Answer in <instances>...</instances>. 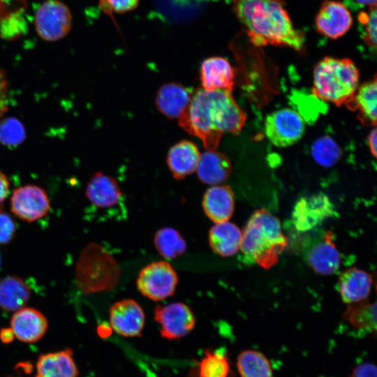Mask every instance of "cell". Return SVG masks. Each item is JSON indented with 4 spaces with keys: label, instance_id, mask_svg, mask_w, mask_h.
I'll return each mask as SVG.
<instances>
[{
    "label": "cell",
    "instance_id": "6da1fadb",
    "mask_svg": "<svg viewBox=\"0 0 377 377\" xmlns=\"http://www.w3.org/2000/svg\"><path fill=\"white\" fill-rule=\"evenodd\" d=\"M246 119L232 91L200 89L193 94L178 123L190 135L199 138L207 150H215L222 135L239 133Z\"/></svg>",
    "mask_w": 377,
    "mask_h": 377
},
{
    "label": "cell",
    "instance_id": "7a4b0ae2",
    "mask_svg": "<svg viewBox=\"0 0 377 377\" xmlns=\"http://www.w3.org/2000/svg\"><path fill=\"white\" fill-rule=\"evenodd\" d=\"M232 11L256 45L300 50L304 34L295 29L283 0H233Z\"/></svg>",
    "mask_w": 377,
    "mask_h": 377
},
{
    "label": "cell",
    "instance_id": "3957f363",
    "mask_svg": "<svg viewBox=\"0 0 377 377\" xmlns=\"http://www.w3.org/2000/svg\"><path fill=\"white\" fill-rule=\"evenodd\" d=\"M242 233L239 249L244 262L265 269L278 263L288 245L279 220L265 209L253 213Z\"/></svg>",
    "mask_w": 377,
    "mask_h": 377
},
{
    "label": "cell",
    "instance_id": "277c9868",
    "mask_svg": "<svg viewBox=\"0 0 377 377\" xmlns=\"http://www.w3.org/2000/svg\"><path fill=\"white\" fill-rule=\"evenodd\" d=\"M359 71L350 59L325 57L313 72V95L337 105L347 104L359 87Z\"/></svg>",
    "mask_w": 377,
    "mask_h": 377
},
{
    "label": "cell",
    "instance_id": "5b68a950",
    "mask_svg": "<svg viewBox=\"0 0 377 377\" xmlns=\"http://www.w3.org/2000/svg\"><path fill=\"white\" fill-rule=\"evenodd\" d=\"M178 282L177 272L165 261L153 262L139 272L136 284L145 297L161 301L172 295Z\"/></svg>",
    "mask_w": 377,
    "mask_h": 377
},
{
    "label": "cell",
    "instance_id": "8992f818",
    "mask_svg": "<svg viewBox=\"0 0 377 377\" xmlns=\"http://www.w3.org/2000/svg\"><path fill=\"white\" fill-rule=\"evenodd\" d=\"M304 131V120L300 113L291 108L274 111L265 119V135L277 147L293 145L302 138Z\"/></svg>",
    "mask_w": 377,
    "mask_h": 377
},
{
    "label": "cell",
    "instance_id": "52a82bcc",
    "mask_svg": "<svg viewBox=\"0 0 377 377\" xmlns=\"http://www.w3.org/2000/svg\"><path fill=\"white\" fill-rule=\"evenodd\" d=\"M335 212L330 198L319 192L300 198L295 204L291 219L294 228L300 232H308L320 226Z\"/></svg>",
    "mask_w": 377,
    "mask_h": 377
},
{
    "label": "cell",
    "instance_id": "ba28073f",
    "mask_svg": "<svg viewBox=\"0 0 377 377\" xmlns=\"http://www.w3.org/2000/svg\"><path fill=\"white\" fill-rule=\"evenodd\" d=\"M35 27L38 36L48 41H55L67 35L72 25L68 8L57 0H48L41 4L35 15Z\"/></svg>",
    "mask_w": 377,
    "mask_h": 377
},
{
    "label": "cell",
    "instance_id": "9c48e42d",
    "mask_svg": "<svg viewBox=\"0 0 377 377\" xmlns=\"http://www.w3.org/2000/svg\"><path fill=\"white\" fill-rule=\"evenodd\" d=\"M154 320L161 326V337L168 340L179 339L186 336L195 325L193 312L182 302L156 306Z\"/></svg>",
    "mask_w": 377,
    "mask_h": 377
},
{
    "label": "cell",
    "instance_id": "30bf717a",
    "mask_svg": "<svg viewBox=\"0 0 377 377\" xmlns=\"http://www.w3.org/2000/svg\"><path fill=\"white\" fill-rule=\"evenodd\" d=\"M50 208L47 193L36 185L16 188L10 198V209L20 219L33 222L45 216Z\"/></svg>",
    "mask_w": 377,
    "mask_h": 377
},
{
    "label": "cell",
    "instance_id": "8fae6325",
    "mask_svg": "<svg viewBox=\"0 0 377 377\" xmlns=\"http://www.w3.org/2000/svg\"><path fill=\"white\" fill-rule=\"evenodd\" d=\"M352 24L350 11L343 3L334 0H325L315 19L316 31L331 39L343 36Z\"/></svg>",
    "mask_w": 377,
    "mask_h": 377
},
{
    "label": "cell",
    "instance_id": "7c38bea8",
    "mask_svg": "<svg viewBox=\"0 0 377 377\" xmlns=\"http://www.w3.org/2000/svg\"><path fill=\"white\" fill-rule=\"evenodd\" d=\"M145 316L134 300L124 299L114 303L110 309V323L112 330L126 337L141 336Z\"/></svg>",
    "mask_w": 377,
    "mask_h": 377
},
{
    "label": "cell",
    "instance_id": "4fadbf2b",
    "mask_svg": "<svg viewBox=\"0 0 377 377\" xmlns=\"http://www.w3.org/2000/svg\"><path fill=\"white\" fill-rule=\"evenodd\" d=\"M46 317L38 310L23 307L15 311L10 320V330L15 338L25 343L40 340L47 330Z\"/></svg>",
    "mask_w": 377,
    "mask_h": 377
},
{
    "label": "cell",
    "instance_id": "5bb4252c",
    "mask_svg": "<svg viewBox=\"0 0 377 377\" xmlns=\"http://www.w3.org/2000/svg\"><path fill=\"white\" fill-rule=\"evenodd\" d=\"M202 89L206 91H232L235 72L230 62L221 57L205 59L200 69Z\"/></svg>",
    "mask_w": 377,
    "mask_h": 377
},
{
    "label": "cell",
    "instance_id": "9a60e30c",
    "mask_svg": "<svg viewBox=\"0 0 377 377\" xmlns=\"http://www.w3.org/2000/svg\"><path fill=\"white\" fill-rule=\"evenodd\" d=\"M202 205L205 215L213 222L228 221L235 209L234 193L227 185H214L205 193Z\"/></svg>",
    "mask_w": 377,
    "mask_h": 377
},
{
    "label": "cell",
    "instance_id": "2e32d148",
    "mask_svg": "<svg viewBox=\"0 0 377 377\" xmlns=\"http://www.w3.org/2000/svg\"><path fill=\"white\" fill-rule=\"evenodd\" d=\"M373 284L372 276L356 267L343 272L338 279V289L342 300L348 304L367 299Z\"/></svg>",
    "mask_w": 377,
    "mask_h": 377
},
{
    "label": "cell",
    "instance_id": "e0dca14e",
    "mask_svg": "<svg viewBox=\"0 0 377 377\" xmlns=\"http://www.w3.org/2000/svg\"><path fill=\"white\" fill-rule=\"evenodd\" d=\"M192 95V90L181 84L168 83L158 90L155 103L165 117L178 119L187 108Z\"/></svg>",
    "mask_w": 377,
    "mask_h": 377
},
{
    "label": "cell",
    "instance_id": "ac0fdd59",
    "mask_svg": "<svg viewBox=\"0 0 377 377\" xmlns=\"http://www.w3.org/2000/svg\"><path fill=\"white\" fill-rule=\"evenodd\" d=\"M332 237V232H327L323 239L313 246L307 254V261L317 274L330 275L341 266L340 253Z\"/></svg>",
    "mask_w": 377,
    "mask_h": 377
},
{
    "label": "cell",
    "instance_id": "d6986e66",
    "mask_svg": "<svg viewBox=\"0 0 377 377\" xmlns=\"http://www.w3.org/2000/svg\"><path fill=\"white\" fill-rule=\"evenodd\" d=\"M86 197L98 208L106 209L117 205L121 191L117 182L101 172L95 173L87 186Z\"/></svg>",
    "mask_w": 377,
    "mask_h": 377
},
{
    "label": "cell",
    "instance_id": "ffe728a7",
    "mask_svg": "<svg viewBox=\"0 0 377 377\" xmlns=\"http://www.w3.org/2000/svg\"><path fill=\"white\" fill-rule=\"evenodd\" d=\"M77 375L73 351L69 348L41 355L36 363L35 377H77Z\"/></svg>",
    "mask_w": 377,
    "mask_h": 377
},
{
    "label": "cell",
    "instance_id": "44dd1931",
    "mask_svg": "<svg viewBox=\"0 0 377 377\" xmlns=\"http://www.w3.org/2000/svg\"><path fill=\"white\" fill-rule=\"evenodd\" d=\"M200 156V153L193 142L182 140L170 149L167 163L173 177L181 179L196 170Z\"/></svg>",
    "mask_w": 377,
    "mask_h": 377
},
{
    "label": "cell",
    "instance_id": "7402d4cb",
    "mask_svg": "<svg viewBox=\"0 0 377 377\" xmlns=\"http://www.w3.org/2000/svg\"><path fill=\"white\" fill-rule=\"evenodd\" d=\"M231 163L226 156L215 150L200 154L196 172L203 183L217 185L223 182L231 172Z\"/></svg>",
    "mask_w": 377,
    "mask_h": 377
},
{
    "label": "cell",
    "instance_id": "603a6c76",
    "mask_svg": "<svg viewBox=\"0 0 377 377\" xmlns=\"http://www.w3.org/2000/svg\"><path fill=\"white\" fill-rule=\"evenodd\" d=\"M242 235V231L233 223H217L209 230V246L218 255L230 257L239 251Z\"/></svg>",
    "mask_w": 377,
    "mask_h": 377
},
{
    "label": "cell",
    "instance_id": "cb8c5ba5",
    "mask_svg": "<svg viewBox=\"0 0 377 377\" xmlns=\"http://www.w3.org/2000/svg\"><path fill=\"white\" fill-rule=\"evenodd\" d=\"M31 296L26 283L16 276H8L0 281V308L15 312L25 306Z\"/></svg>",
    "mask_w": 377,
    "mask_h": 377
},
{
    "label": "cell",
    "instance_id": "d4e9b609",
    "mask_svg": "<svg viewBox=\"0 0 377 377\" xmlns=\"http://www.w3.org/2000/svg\"><path fill=\"white\" fill-rule=\"evenodd\" d=\"M376 77L360 85L352 99L346 104L357 110L359 117L366 125L376 124L377 87Z\"/></svg>",
    "mask_w": 377,
    "mask_h": 377
},
{
    "label": "cell",
    "instance_id": "484cf974",
    "mask_svg": "<svg viewBox=\"0 0 377 377\" xmlns=\"http://www.w3.org/2000/svg\"><path fill=\"white\" fill-rule=\"evenodd\" d=\"M343 319L353 328L376 334V303L367 299L348 304L343 313Z\"/></svg>",
    "mask_w": 377,
    "mask_h": 377
},
{
    "label": "cell",
    "instance_id": "4316f807",
    "mask_svg": "<svg viewBox=\"0 0 377 377\" xmlns=\"http://www.w3.org/2000/svg\"><path fill=\"white\" fill-rule=\"evenodd\" d=\"M193 377H232L226 353L221 349L205 350L204 355L191 370Z\"/></svg>",
    "mask_w": 377,
    "mask_h": 377
},
{
    "label": "cell",
    "instance_id": "83f0119b",
    "mask_svg": "<svg viewBox=\"0 0 377 377\" xmlns=\"http://www.w3.org/2000/svg\"><path fill=\"white\" fill-rule=\"evenodd\" d=\"M237 369L240 377H273L269 360L256 350H244L237 356Z\"/></svg>",
    "mask_w": 377,
    "mask_h": 377
},
{
    "label": "cell",
    "instance_id": "f1b7e54d",
    "mask_svg": "<svg viewBox=\"0 0 377 377\" xmlns=\"http://www.w3.org/2000/svg\"><path fill=\"white\" fill-rule=\"evenodd\" d=\"M156 7L168 20L186 21L198 15L204 0H155Z\"/></svg>",
    "mask_w": 377,
    "mask_h": 377
},
{
    "label": "cell",
    "instance_id": "f546056e",
    "mask_svg": "<svg viewBox=\"0 0 377 377\" xmlns=\"http://www.w3.org/2000/svg\"><path fill=\"white\" fill-rule=\"evenodd\" d=\"M155 248L167 260L174 259L184 253L186 244L180 233L172 228L158 230L154 236Z\"/></svg>",
    "mask_w": 377,
    "mask_h": 377
},
{
    "label": "cell",
    "instance_id": "4dcf8cb0",
    "mask_svg": "<svg viewBox=\"0 0 377 377\" xmlns=\"http://www.w3.org/2000/svg\"><path fill=\"white\" fill-rule=\"evenodd\" d=\"M311 154L320 166L330 168L341 158V149L337 142L328 135L317 138L311 145Z\"/></svg>",
    "mask_w": 377,
    "mask_h": 377
},
{
    "label": "cell",
    "instance_id": "1f68e13d",
    "mask_svg": "<svg viewBox=\"0 0 377 377\" xmlns=\"http://www.w3.org/2000/svg\"><path fill=\"white\" fill-rule=\"evenodd\" d=\"M26 138L25 128L15 117H7L0 121V142L9 148L21 145Z\"/></svg>",
    "mask_w": 377,
    "mask_h": 377
},
{
    "label": "cell",
    "instance_id": "d6a6232c",
    "mask_svg": "<svg viewBox=\"0 0 377 377\" xmlns=\"http://www.w3.org/2000/svg\"><path fill=\"white\" fill-rule=\"evenodd\" d=\"M376 6L368 8L367 11H361L358 21L362 26V38L369 47L376 48Z\"/></svg>",
    "mask_w": 377,
    "mask_h": 377
},
{
    "label": "cell",
    "instance_id": "836d02e7",
    "mask_svg": "<svg viewBox=\"0 0 377 377\" xmlns=\"http://www.w3.org/2000/svg\"><path fill=\"white\" fill-rule=\"evenodd\" d=\"M139 0H99L102 10L112 16L113 13L121 14L134 10Z\"/></svg>",
    "mask_w": 377,
    "mask_h": 377
},
{
    "label": "cell",
    "instance_id": "e575fe53",
    "mask_svg": "<svg viewBox=\"0 0 377 377\" xmlns=\"http://www.w3.org/2000/svg\"><path fill=\"white\" fill-rule=\"evenodd\" d=\"M14 220L7 213L0 211V244L9 243L15 234Z\"/></svg>",
    "mask_w": 377,
    "mask_h": 377
},
{
    "label": "cell",
    "instance_id": "d590c367",
    "mask_svg": "<svg viewBox=\"0 0 377 377\" xmlns=\"http://www.w3.org/2000/svg\"><path fill=\"white\" fill-rule=\"evenodd\" d=\"M9 93L8 82L5 73L0 68V117L8 108Z\"/></svg>",
    "mask_w": 377,
    "mask_h": 377
},
{
    "label": "cell",
    "instance_id": "8d00e7d4",
    "mask_svg": "<svg viewBox=\"0 0 377 377\" xmlns=\"http://www.w3.org/2000/svg\"><path fill=\"white\" fill-rule=\"evenodd\" d=\"M377 371L374 364L363 362L356 366L350 377H376Z\"/></svg>",
    "mask_w": 377,
    "mask_h": 377
},
{
    "label": "cell",
    "instance_id": "74e56055",
    "mask_svg": "<svg viewBox=\"0 0 377 377\" xmlns=\"http://www.w3.org/2000/svg\"><path fill=\"white\" fill-rule=\"evenodd\" d=\"M9 194V182L6 176L0 171V203L3 202Z\"/></svg>",
    "mask_w": 377,
    "mask_h": 377
},
{
    "label": "cell",
    "instance_id": "f35d334b",
    "mask_svg": "<svg viewBox=\"0 0 377 377\" xmlns=\"http://www.w3.org/2000/svg\"><path fill=\"white\" fill-rule=\"evenodd\" d=\"M369 148L374 157H376L377 151V132L374 127L369 133L367 137Z\"/></svg>",
    "mask_w": 377,
    "mask_h": 377
},
{
    "label": "cell",
    "instance_id": "ab89813d",
    "mask_svg": "<svg viewBox=\"0 0 377 377\" xmlns=\"http://www.w3.org/2000/svg\"><path fill=\"white\" fill-rule=\"evenodd\" d=\"M14 335L13 334L12 330L10 329H3L0 332V338L1 341L4 343H9L10 342L13 338Z\"/></svg>",
    "mask_w": 377,
    "mask_h": 377
},
{
    "label": "cell",
    "instance_id": "60d3db41",
    "mask_svg": "<svg viewBox=\"0 0 377 377\" xmlns=\"http://www.w3.org/2000/svg\"><path fill=\"white\" fill-rule=\"evenodd\" d=\"M355 4L359 6H367L368 8L376 6V0H353Z\"/></svg>",
    "mask_w": 377,
    "mask_h": 377
},
{
    "label": "cell",
    "instance_id": "b9f144b4",
    "mask_svg": "<svg viewBox=\"0 0 377 377\" xmlns=\"http://www.w3.org/2000/svg\"><path fill=\"white\" fill-rule=\"evenodd\" d=\"M1 255H0V267H1Z\"/></svg>",
    "mask_w": 377,
    "mask_h": 377
},
{
    "label": "cell",
    "instance_id": "7bdbcfd3",
    "mask_svg": "<svg viewBox=\"0 0 377 377\" xmlns=\"http://www.w3.org/2000/svg\"><path fill=\"white\" fill-rule=\"evenodd\" d=\"M9 377H12V376H9Z\"/></svg>",
    "mask_w": 377,
    "mask_h": 377
}]
</instances>
